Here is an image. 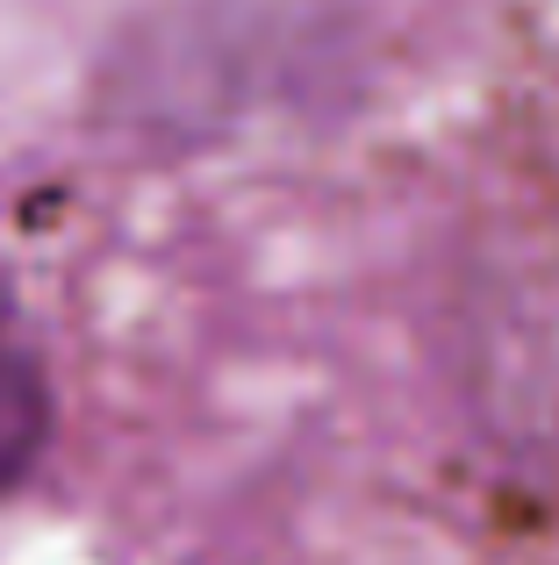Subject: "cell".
Listing matches in <instances>:
<instances>
[{
	"label": "cell",
	"instance_id": "6da1fadb",
	"mask_svg": "<svg viewBox=\"0 0 559 565\" xmlns=\"http://www.w3.org/2000/svg\"><path fill=\"white\" fill-rule=\"evenodd\" d=\"M43 444H51V380H43V359L0 316V494H14L36 472Z\"/></svg>",
	"mask_w": 559,
	"mask_h": 565
}]
</instances>
